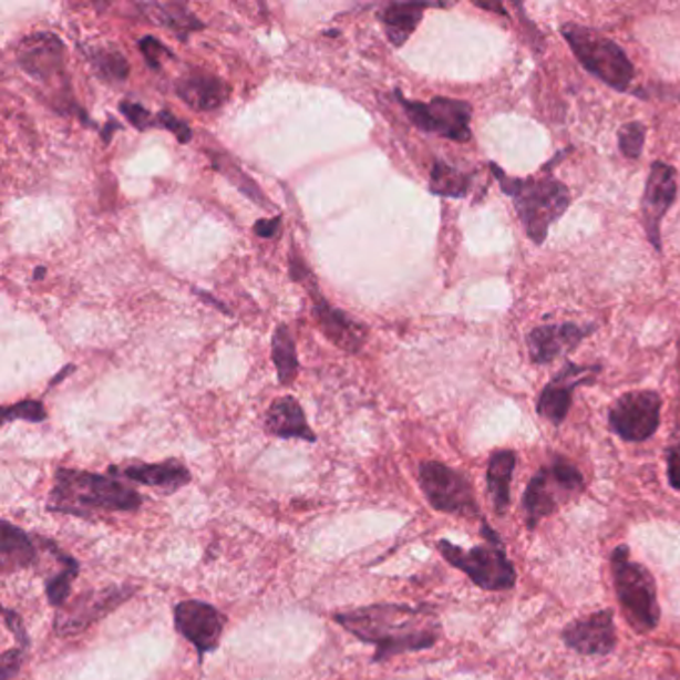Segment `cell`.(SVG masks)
<instances>
[{
  "mask_svg": "<svg viewBox=\"0 0 680 680\" xmlns=\"http://www.w3.org/2000/svg\"><path fill=\"white\" fill-rule=\"evenodd\" d=\"M333 620L356 639L375 647L373 662L433 649L441 637L440 619L427 607L381 602L336 612Z\"/></svg>",
  "mask_w": 680,
  "mask_h": 680,
  "instance_id": "cell-1",
  "label": "cell"
},
{
  "mask_svg": "<svg viewBox=\"0 0 680 680\" xmlns=\"http://www.w3.org/2000/svg\"><path fill=\"white\" fill-rule=\"evenodd\" d=\"M141 493L112 475L91 471L62 470L54 475L49 511L89 519L94 513H132L142 507Z\"/></svg>",
  "mask_w": 680,
  "mask_h": 680,
  "instance_id": "cell-2",
  "label": "cell"
},
{
  "mask_svg": "<svg viewBox=\"0 0 680 680\" xmlns=\"http://www.w3.org/2000/svg\"><path fill=\"white\" fill-rule=\"evenodd\" d=\"M490 168L503 194H507L513 200L515 212L529 240L537 246L545 244L550 226L560 220L565 212L569 210V188L563 182L557 181L553 174L513 178L493 162Z\"/></svg>",
  "mask_w": 680,
  "mask_h": 680,
  "instance_id": "cell-3",
  "label": "cell"
},
{
  "mask_svg": "<svg viewBox=\"0 0 680 680\" xmlns=\"http://www.w3.org/2000/svg\"><path fill=\"white\" fill-rule=\"evenodd\" d=\"M481 535L485 540L471 549L441 539L437 540V550L451 567L465 573L481 590L503 593L513 589L517 585V569L505 550L499 533L487 521L481 519Z\"/></svg>",
  "mask_w": 680,
  "mask_h": 680,
  "instance_id": "cell-4",
  "label": "cell"
},
{
  "mask_svg": "<svg viewBox=\"0 0 680 680\" xmlns=\"http://www.w3.org/2000/svg\"><path fill=\"white\" fill-rule=\"evenodd\" d=\"M612 589L619 599L625 619L637 632H650L660 622V602L657 580L642 563L630 559L627 545L610 553Z\"/></svg>",
  "mask_w": 680,
  "mask_h": 680,
  "instance_id": "cell-5",
  "label": "cell"
},
{
  "mask_svg": "<svg viewBox=\"0 0 680 680\" xmlns=\"http://www.w3.org/2000/svg\"><path fill=\"white\" fill-rule=\"evenodd\" d=\"M560 37L567 41L583 69L617 92H629L635 81V64L619 44L577 22L560 24Z\"/></svg>",
  "mask_w": 680,
  "mask_h": 680,
  "instance_id": "cell-6",
  "label": "cell"
},
{
  "mask_svg": "<svg viewBox=\"0 0 680 680\" xmlns=\"http://www.w3.org/2000/svg\"><path fill=\"white\" fill-rule=\"evenodd\" d=\"M587 490L585 475L569 460L553 455L547 465H543L530 477L523 493V511L527 529L535 530L543 519L555 515L569 501L577 499Z\"/></svg>",
  "mask_w": 680,
  "mask_h": 680,
  "instance_id": "cell-7",
  "label": "cell"
},
{
  "mask_svg": "<svg viewBox=\"0 0 680 680\" xmlns=\"http://www.w3.org/2000/svg\"><path fill=\"white\" fill-rule=\"evenodd\" d=\"M418 480L433 509L465 519L481 517L477 495L465 473L440 461H423L418 471Z\"/></svg>",
  "mask_w": 680,
  "mask_h": 680,
  "instance_id": "cell-8",
  "label": "cell"
},
{
  "mask_svg": "<svg viewBox=\"0 0 680 680\" xmlns=\"http://www.w3.org/2000/svg\"><path fill=\"white\" fill-rule=\"evenodd\" d=\"M395 94L415 128L437 134L447 141H471V106L467 102L447 96H435L430 102H418L408 101L400 91Z\"/></svg>",
  "mask_w": 680,
  "mask_h": 680,
  "instance_id": "cell-9",
  "label": "cell"
},
{
  "mask_svg": "<svg viewBox=\"0 0 680 680\" xmlns=\"http://www.w3.org/2000/svg\"><path fill=\"white\" fill-rule=\"evenodd\" d=\"M660 410L662 400L657 391H629L610 408V431L622 441L642 443L659 431Z\"/></svg>",
  "mask_w": 680,
  "mask_h": 680,
  "instance_id": "cell-10",
  "label": "cell"
},
{
  "mask_svg": "<svg viewBox=\"0 0 680 680\" xmlns=\"http://www.w3.org/2000/svg\"><path fill=\"white\" fill-rule=\"evenodd\" d=\"M290 266L293 280L301 281L310 290L311 298H313V318L318 321L323 336L328 340L333 341L341 350L358 353L363 348V343H365L368 330L361 323L353 320V318H350L348 313H343L338 308L330 306V301L321 296L316 281L311 278L310 270L306 268V264L300 258L293 256Z\"/></svg>",
  "mask_w": 680,
  "mask_h": 680,
  "instance_id": "cell-11",
  "label": "cell"
},
{
  "mask_svg": "<svg viewBox=\"0 0 680 680\" xmlns=\"http://www.w3.org/2000/svg\"><path fill=\"white\" fill-rule=\"evenodd\" d=\"M134 593H136V587H128V585H112L104 589L84 593L69 607H62L61 612L56 615V622H54L56 632L62 637L84 632L96 620L104 619L109 612L119 609L122 602L131 599Z\"/></svg>",
  "mask_w": 680,
  "mask_h": 680,
  "instance_id": "cell-12",
  "label": "cell"
},
{
  "mask_svg": "<svg viewBox=\"0 0 680 680\" xmlns=\"http://www.w3.org/2000/svg\"><path fill=\"white\" fill-rule=\"evenodd\" d=\"M677 200V171L667 162L657 161L650 164L649 178L645 184V194L640 202L642 214V228L647 240L657 251H662L660 241V224L669 214L672 204Z\"/></svg>",
  "mask_w": 680,
  "mask_h": 680,
  "instance_id": "cell-13",
  "label": "cell"
},
{
  "mask_svg": "<svg viewBox=\"0 0 680 680\" xmlns=\"http://www.w3.org/2000/svg\"><path fill=\"white\" fill-rule=\"evenodd\" d=\"M599 363L593 365H579V363H565L549 383L540 391L537 400V413L543 420L549 421L555 427H559L569 415L573 405V393L579 385H593L599 375Z\"/></svg>",
  "mask_w": 680,
  "mask_h": 680,
  "instance_id": "cell-14",
  "label": "cell"
},
{
  "mask_svg": "<svg viewBox=\"0 0 680 680\" xmlns=\"http://www.w3.org/2000/svg\"><path fill=\"white\" fill-rule=\"evenodd\" d=\"M560 640L567 649L575 650L580 657H609L619 642L615 612L610 609L595 610L587 617L570 620L560 630Z\"/></svg>",
  "mask_w": 680,
  "mask_h": 680,
  "instance_id": "cell-15",
  "label": "cell"
},
{
  "mask_svg": "<svg viewBox=\"0 0 680 680\" xmlns=\"http://www.w3.org/2000/svg\"><path fill=\"white\" fill-rule=\"evenodd\" d=\"M224 622L220 610L204 600H181L174 605V627L198 650L200 659L218 649Z\"/></svg>",
  "mask_w": 680,
  "mask_h": 680,
  "instance_id": "cell-16",
  "label": "cell"
},
{
  "mask_svg": "<svg viewBox=\"0 0 680 680\" xmlns=\"http://www.w3.org/2000/svg\"><path fill=\"white\" fill-rule=\"evenodd\" d=\"M17 62L22 71L42 84H64V44L52 32H34L17 49Z\"/></svg>",
  "mask_w": 680,
  "mask_h": 680,
  "instance_id": "cell-17",
  "label": "cell"
},
{
  "mask_svg": "<svg viewBox=\"0 0 680 680\" xmlns=\"http://www.w3.org/2000/svg\"><path fill=\"white\" fill-rule=\"evenodd\" d=\"M595 323H547L529 331L527 346H529L530 360L537 365H547L557 360L563 353L573 351L580 341L587 340L595 333Z\"/></svg>",
  "mask_w": 680,
  "mask_h": 680,
  "instance_id": "cell-18",
  "label": "cell"
},
{
  "mask_svg": "<svg viewBox=\"0 0 680 680\" xmlns=\"http://www.w3.org/2000/svg\"><path fill=\"white\" fill-rule=\"evenodd\" d=\"M109 471L112 477H124L141 485H148L152 490L162 491L164 495L176 493L192 481L190 471L176 460L164 463H136L124 467H111Z\"/></svg>",
  "mask_w": 680,
  "mask_h": 680,
  "instance_id": "cell-19",
  "label": "cell"
},
{
  "mask_svg": "<svg viewBox=\"0 0 680 680\" xmlns=\"http://www.w3.org/2000/svg\"><path fill=\"white\" fill-rule=\"evenodd\" d=\"M42 560L39 535H29L11 521H0V567L9 575L14 570L39 567Z\"/></svg>",
  "mask_w": 680,
  "mask_h": 680,
  "instance_id": "cell-20",
  "label": "cell"
},
{
  "mask_svg": "<svg viewBox=\"0 0 680 680\" xmlns=\"http://www.w3.org/2000/svg\"><path fill=\"white\" fill-rule=\"evenodd\" d=\"M176 92L194 111L212 112L218 111L221 104L228 101L230 89L214 74L194 71L182 76L176 84Z\"/></svg>",
  "mask_w": 680,
  "mask_h": 680,
  "instance_id": "cell-21",
  "label": "cell"
},
{
  "mask_svg": "<svg viewBox=\"0 0 680 680\" xmlns=\"http://www.w3.org/2000/svg\"><path fill=\"white\" fill-rule=\"evenodd\" d=\"M445 7L447 4H437V2H390L380 12V21L385 27L391 44L401 49L420 27L423 12Z\"/></svg>",
  "mask_w": 680,
  "mask_h": 680,
  "instance_id": "cell-22",
  "label": "cell"
},
{
  "mask_svg": "<svg viewBox=\"0 0 680 680\" xmlns=\"http://www.w3.org/2000/svg\"><path fill=\"white\" fill-rule=\"evenodd\" d=\"M266 430L281 440L316 441V433L308 425L306 413L293 398H280L271 403L266 413Z\"/></svg>",
  "mask_w": 680,
  "mask_h": 680,
  "instance_id": "cell-23",
  "label": "cell"
},
{
  "mask_svg": "<svg viewBox=\"0 0 680 680\" xmlns=\"http://www.w3.org/2000/svg\"><path fill=\"white\" fill-rule=\"evenodd\" d=\"M517 467V453L513 450L493 451L487 461V493H490L493 509L505 517L511 507V481Z\"/></svg>",
  "mask_w": 680,
  "mask_h": 680,
  "instance_id": "cell-24",
  "label": "cell"
},
{
  "mask_svg": "<svg viewBox=\"0 0 680 680\" xmlns=\"http://www.w3.org/2000/svg\"><path fill=\"white\" fill-rule=\"evenodd\" d=\"M142 17L164 29L176 32L181 39H186L194 31L204 29V22L181 2H142L138 4Z\"/></svg>",
  "mask_w": 680,
  "mask_h": 680,
  "instance_id": "cell-25",
  "label": "cell"
},
{
  "mask_svg": "<svg viewBox=\"0 0 680 680\" xmlns=\"http://www.w3.org/2000/svg\"><path fill=\"white\" fill-rule=\"evenodd\" d=\"M52 560L56 565V569L52 570L47 577V597L54 609H62L66 605V600L71 597L72 580L79 577L81 565L79 560L71 557L69 553H64L61 547H56L52 543Z\"/></svg>",
  "mask_w": 680,
  "mask_h": 680,
  "instance_id": "cell-26",
  "label": "cell"
},
{
  "mask_svg": "<svg viewBox=\"0 0 680 680\" xmlns=\"http://www.w3.org/2000/svg\"><path fill=\"white\" fill-rule=\"evenodd\" d=\"M473 176L453 168L443 161H435L431 168L430 190L443 198H465L471 190Z\"/></svg>",
  "mask_w": 680,
  "mask_h": 680,
  "instance_id": "cell-27",
  "label": "cell"
},
{
  "mask_svg": "<svg viewBox=\"0 0 680 680\" xmlns=\"http://www.w3.org/2000/svg\"><path fill=\"white\" fill-rule=\"evenodd\" d=\"M271 360H274L278 378L284 385L296 380L298 370H300V361H298L293 338L286 326H278V330L271 336Z\"/></svg>",
  "mask_w": 680,
  "mask_h": 680,
  "instance_id": "cell-28",
  "label": "cell"
},
{
  "mask_svg": "<svg viewBox=\"0 0 680 680\" xmlns=\"http://www.w3.org/2000/svg\"><path fill=\"white\" fill-rule=\"evenodd\" d=\"M86 56H89V61L94 66V71L99 72V76L104 79V81H126V76L131 72L128 62L122 56V52L116 51V49L96 47V49H89Z\"/></svg>",
  "mask_w": 680,
  "mask_h": 680,
  "instance_id": "cell-29",
  "label": "cell"
},
{
  "mask_svg": "<svg viewBox=\"0 0 680 680\" xmlns=\"http://www.w3.org/2000/svg\"><path fill=\"white\" fill-rule=\"evenodd\" d=\"M212 158H214V161H212L214 162V168L220 171L244 196H248L251 202H258L261 206H270V202L266 200V196L261 194L260 186L251 181V178H248V174L241 171V168H238L228 156H224V154H212Z\"/></svg>",
  "mask_w": 680,
  "mask_h": 680,
  "instance_id": "cell-30",
  "label": "cell"
},
{
  "mask_svg": "<svg viewBox=\"0 0 680 680\" xmlns=\"http://www.w3.org/2000/svg\"><path fill=\"white\" fill-rule=\"evenodd\" d=\"M619 151L625 158L637 161L645 151V138H647V126L642 122H627L619 128Z\"/></svg>",
  "mask_w": 680,
  "mask_h": 680,
  "instance_id": "cell-31",
  "label": "cell"
},
{
  "mask_svg": "<svg viewBox=\"0 0 680 680\" xmlns=\"http://www.w3.org/2000/svg\"><path fill=\"white\" fill-rule=\"evenodd\" d=\"M2 420L4 421H31V423H41L47 420V410L42 405L41 401L24 400L9 405L2 411Z\"/></svg>",
  "mask_w": 680,
  "mask_h": 680,
  "instance_id": "cell-32",
  "label": "cell"
},
{
  "mask_svg": "<svg viewBox=\"0 0 680 680\" xmlns=\"http://www.w3.org/2000/svg\"><path fill=\"white\" fill-rule=\"evenodd\" d=\"M142 56L148 62L152 71H158L162 66V59H174L171 49L166 44H162L158 39L154 37H144L141 42Z\"/></svg>",
  "mask_w": 680,
  "mask_h": 680,
  "instance_id": "cell-33",
  "label": "cell"
},
{
  "mask_svg": "<svg viewBox=\"0 0 680 680\" xmlns=\"http://www.w3.org/2000/svg\"><path fill=\"white\" fill-rule=\"evenodd\" d=\"M121 111L128 122H131L134 128L138 131H148L151 126H154V119H152L151 112L146 111L138 102L124 101L121 104Z\"/></svg>",
  "mask_w": 680,
  "mask_h": 680,
  "instance_id": "cell-34",
  "label": "cell"
},
{
  "mask_svg": "<svg viewBox=\"0 0 680 680\" xmlns=\"http://www.w3.org/2000/svg\"><path fill=\"white\" fill-rule=\"evenodd\" d=\"M24 655H27L24 649L4 650L0 657V679L11 680L21 670Z\"/></svg>",
  "mask_w": 680,
  "mask_h": 680,
  "instance_id": "cell-35",
  "label": "cell"
},
{
  "mask_svg": "<svg viewBox=\"0 0 680 680\" xmlns=\"http://www.w3.org/2000/svg\"><path fill=\"white\" fill-rule=\"evenodd\" d=\"M4 625L11 629L12 635H14V639H17V647L19 649L29 650L31 647V637H29V632L24 629V622H22L21 617H19V612H14L11 609H4Z\"/></svg>",
  "mask_w": 680,
  "mask_h": 680,
  "instance_id": "cell-36",
  "label": "cell"
},
{
  "mask_svg": "<svg viewBox=\"0 0 680 680\" xmlns=\"http://www.w3.org/2000/svg\"><path fill=\"white\" fill-rule=\"evenodd\" d=\"M158 124H162L166 131H171L182 144H186V142L192 138V128L186 124V122L181 121V119H176L174 114H171L168 111H162L161 116H158Z\"/></svg>",
  "mask_w": 680,
  "mask_h": 680,
  "instance_id": "cell-37",
  "label": "cell"
},
{
  "mask_svg": "<svg viewBox=\"0 0 680 680\" xmlns=\"http://www.w3.org/2000/svg\"><path fill=\"white\" fill-rule=\"evenodd\" d=\"M664 461H667V477H669L670 487L680 491V443H674L664 451Z\"/></svg>",
  "mask_w": 680,
  "mask_h": 680,
  "instance_id": "cell-38",
  "label": "cell"
},
{
  "mask_svg": "<svg viewBox=\"0 0 680 680\" xmlns=\"http://www.w3.org/2000/svg\"><path fill=\"white\" fill-rule=\"evenodd\" d=\"M280 230V218H274V220H260L256 221V226H254V231H256V236H260V238H274L276 234Z\"/></svg>",
  "mask_w": 680,
  "mask_h": 680,
  "instance_id": "cell-39",
  "label": "cell"
}]
</instances>
